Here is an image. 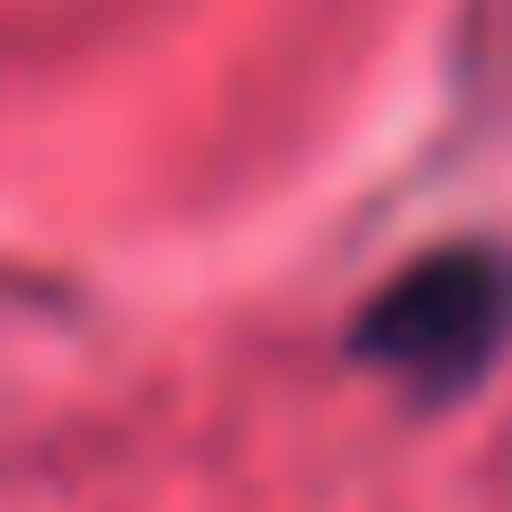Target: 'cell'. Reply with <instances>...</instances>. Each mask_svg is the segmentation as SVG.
<instances>
[{
    "mask_svg": "<svg viewBox=\"0 0 512 512\" xmlns=\"http://www.w3.org/2000/svg\"><path fill=\"white\" fill-rule=\"evenodd\" d=\"M512 342V261L495 243H450L405 261L351 324V360L405 378L414 396H459Z\"/></svg>",
    "mask_w": 512,
    "mask_h": 512,
    "instance_id": "obj_1",
    "label": "cell"
}]
</instances>
